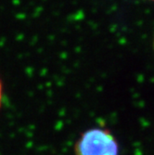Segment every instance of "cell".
<instances>
[{"label":"cell","instance_id":"7a4b0ae2","mask_svg":"<svg viewBox=\"0 0 154 155\" xmlns=\"http://www.w3.org/2000/svg\"><path fill=\"white\" fill-rule=\"evenodd\" d=\"M1 101H2V86H1V82H0V105H1Z\"/></svg>","mask_w":154,"mask_h":155},{"label":"cell","instance_id":"6da1fadb","mask_svg":"<svg viewBox=\"0 0 154 155\" xmlns=\"http://www.w3.org/2000/svg\"><path fill=\"white\" fill-rule=\"evenodd\" d=\"M74 151L75 155H119V144L110 131L96 127L81 135Z\"/></svg>","mask_w":154,"mask_h":155}]
</instances>
